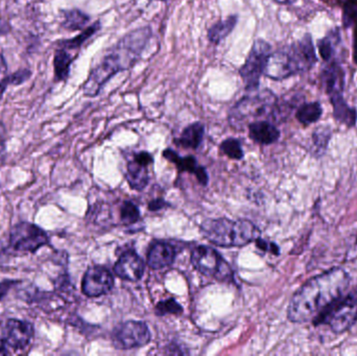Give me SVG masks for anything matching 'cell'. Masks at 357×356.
I'll return each instance as SVG.
<instances>
[{
  "label": "cell",
  "mask_w": 357,
  "mask_h": 356,
  "mask_svg": "<svg viewBox=\"0 0 357 356\" xmlns=\"http://www.w3.org/2000/svg\"><path fill=\"white\" fill-rule=\"evenodd\" d=\"M349 282V275L342 268L314 276L291 297L287 309L289 321L297 324L314 321L343 296Z\"/></svg>",
  "instance_id": "1"
},
{
  "label": "cell",
  "mask_w": 357,
  "mask_h": 356,
  "mask_svg": "<svg viewBox=\"0 0 357 356\" xmlns=\"http://www.w3.org/2000/svg\"><path fill=\"white\" fill-rule=\"evenodd\" d=\"M152 37V29L149 26L140 27L123 36L104 56L102 62L92 69L86 83L84 94L90 98L98 95L107 82L116 73L131 69L142 58L146 44Z\"/></svg>",
  "instance_id": "2"
},
{
  "label": "cell",
  "mask_w": 357,
  "mask_h": 356,
  "mask_svg": "<svg viewBox=\"0 0 357 356\" xmlns=\"http://www.w3.org/2000/svg\"><path fill=\"white\" fill-rule=\"evenodd\" d=\"M201 231L210 242L220 247H243L260 238L259 229L243 219H207L202 225Z\"/></svg>",
  "instance_id": "3"
},
{
  "label": "cell",
  "mask_w": 357,
  "mask_h": 356,
  "mask_svg": "<svg viewBox=\"0 0 357 356\" xmlns=\"http://www.w3.org/2000/svg\"><path fill=\"white\" fill-rule=\"evenodd\" d=\"M276 104L277 98L270 90L249 93L231 109L229 123L234 129L243 130L255 119L272 116Z\"/></svg>",
  "instance_id": "4"
},
{
  "label": "cell",
  "mask_w": 357,
  "mask_h": 356,
  "mask_svg": "<svg viewBox=\"0 0 357 356\" xmlns=\"http://www.w3.org/2000/svg\"><path fill=\"white\" fill-rule=\"evenodd\" d=\"M314 325L327 324L335 334H343L349 330L357 322V288L345 298L335 301L316 320Z\"/></svg>",
  "instance_id": "5"
},
{
  "label": "cell",
  "mask_w": 357,
  "mask_h": 356,
  "mask_svg": "<svg viewBox=\"0 0 357 356\" xmlns=\"http://www.w3.org/2000/svg\"><path fill=\"white\" fill-rule=\"evenodd\" d=\"M271 54V46L268 42L261 39L254 42L245 64L239 69V75L247 91H256L259 88L260 77L264 73Z\"/></svg>",
  "instance_id": "6"
},
{
  "label": "cell",
  "mask_w": 357,
  "mask_h": 356,
  "mask_svg": "<svg viewBox=\"0 0 357 356\" xmlns=\"http://www.w3.org/2000/svg\"><path fill=\"white\" fill-rule=\"evenodd\" d=\"M191 263L193 267L202 274L225 281L232 278V271L228 263L214 249L199 246L193 250L191 254Z\"/></svg>",
  "instance_id": "7"
},
{
  "label": "cell",
  "mask_w": 357,
  "mask_h": 356,
  "mask_svg": "<svg viewBox=\"0 0 357 356\" xmlns=\"http://www.w3.org/2000/svg\"><path fill=\"white\" fill-rule=\"evenodd\" d=\"M48 242L47 234L33 224L20 223L10 231V246L18 252H36Z\"/></svg>",
  "instance_id": "8"
},
{
  "label": "cell",
  "mask_w": 357,
  "mask_h": 356,
  "mask_svg": "<svg viewBox=\"0 0 357 356\" xmlns=\"http://www.w3.org/2000/svg\"><path fill=\"white\" fill-rule=\"evenodd\" d=\"M113 341L119 349L139 348L150 343V330L144 322H126L115 330Z\"/></svg>",
  "instance_id": "9"
},
{
  "label": "cell",
  "mask_w": 357,
  "mask_h": 356,
  "mask_svg": "<svg viewBox=\"0 0 357 356\" xmlns=\"http://www.w3.org/2000/svg\"><path fill=\"white\" fill-rule=\"evenodd\" d=\"M297 73H299V69L289 46L270 54L264 75L270 79L280 81Z\"/></svg>",
  "instance_id": "10"
},
{
  "label": "cell",
  "mask_w": 357,
  "mask_h": 356,
  "mask_svg": "<svg viewBox=\"0 0 357 356\" xmlns=\"http://www.w3.org/2000/svg\"><path fill=\"white\" fill-rule=\"evenodd\" d=\"M114 279L108 270L102 267H92L86 272L82 290L86 296L100 297L112 290Z\"/></svg>",
  "instance_id": "11"
},
{
  "label": "cell",
  "mask_w": 357,
  "mask_h": 356,
  "mask_svg": "<svg viewBox=\"0 0 357 356\" xmlns=\"http://www.w3.org/2000/svg\"><path fill=\"white\" fill-rule=\"evenodd\" d=\"M33 336V325L20 320H8L4 330L6 345L15 350H20L29 346Z\"/></svg>",
  "instance_id": "12"
},
{
  "label": "cell",
  "mask_w": 357,
  "mask_h": 356,
  "mask_svg": "<svg viewBox=\"0 0 357 356\" xmlns=\"http://www.w3.org/2000/svg\"><path fill=\"white\" fill-rule=\"evenodd\" d=\"M144 270V261L134 251H128L121 255L114 267L115 274L121 279L128 281H138L142 279Z\"/></svg>",
  "instance_id": "13"
},
{
  "label": "cell",
  "mask_w": 357,
  "mask_h": 356,
  "mask_svg": "<svg viewBox=\"0 0 357 356\" xmlns=\"http://www.w3.org/2000/svg\"><path fill=\"white\" fill-rule=\"evenodd\" d=\"M294 58L297 62L300 73L312 68L317 63L316 50L310 35H305L299 42L291 45Z\"/></svg>",
  "instance_id": "14"
},
{
  "label": "cell",
  "mask_w": 357,
  "mask_h": 356,
  "mask_svg": "<svg viewBox=\"0 0 357 356\" xmlns=\"http://www.w3.org/2000/svg\"><path fill=\"white\" fill-rule=\"evenodd\" d=\"M176 251L169 242H157L151 246L148 253V265L152 269L160 270L169 267L175 261Z\"/></svg>",
  "instance_id": "15"
},
{
  "label": "cell",
  "mask_w": 357,
  "mask_h": 356,
  "mask_svg": "<svg viewBox=\"0 0 357 356\" xmlns=\"http://www.w3.org/2000/svg\"><path fill=\"white\" fill-rule=\"evenodd\" d=\"M250 137L260 144H271L280 137V132L268 121H253L249 125Z\"/></svg>",
  "instance_id": "16"
},
{
  "label": "cell",
  "mask_w": 357,
  "mask_h": 356,
  "mask_svg": "<svg viewBox=\"0 0 357 356\" xmlns=\"http://www.w3.org/2000/svg\"><path fill=\"white\" fill-rule=\"evenodd\" d=\"M331 98L335 119L339 121L340 123H345L348 127L356 125L357 121L356 111L348 106L342 93L333 94V95H331Z\"/></svg>",
  "instance_id": "17"
},
{
  "label": "cell",
  "mask_w": 357,
  "mask_h": 356,
  "mask_svg": "<svg viewBox=\"0 0 357 356\" xmlns=\"http://www.w3.org/2000/svg\"><path fill=\"white\" fill-rule=\"evenodd\" d=\"M73 50L67 49V48L60 46L54 54V75H56V81H64L67 79L70 70L71 63L75 60V56L71 54Z\"/></svg>",
  "instance_id": "18"
},
{
  "label": "cell",
  "mask_w": 357,
  "mask_h": 356,
  "mask_svg": "<svg viewBox=\"0 0 357 356\" xmlns=\"http://www.w3.org/2000/svg\"><path fill=\"white\" fill-rule=\"evenodd\" d=\"M204 133V125L201 123H195L185 127L182 135L176 142L185 148H197L203 141Z\"/></svg>",
  "instance_id": "19"
},
{
  "label": "cell",
  "mask_w": 357,
  "mask_h": 356,
  "mask_svg": "<svg viewBox=\"0 0 357 356\" xmlns=\"http://www.w3.org/2000/svg\"><path fill=\"white\" fill-rule=\"evenodd\" d=\"M238 18L237 16H230L226 20L218 21L215 24L212 25L208 31V39L211 43L220 44L222 40L226 39L237 24Z\"/></svg>",
  "instance_id": "20"
},
{
  "label": "cell",
  "mask_w": 357,
  "mask_h": 356,
  "mask_svg": "<svg viewBox=\"0 0 357 356\" xmlns=\"http://www.w3.org/2000/svg\"><path fill=\"white\" fill-rule=\"evenodd\" d=\"M127 179L133 189L142 190L149 183L146 165L134 160L128 164Z\"/></svg>",
  "instance_id": "21"
},
{
  "label": "cell",
  "mask_w": 357,
  "mask_h": 356,
  "mask_svg": "<svg viewBox=\"0 0 357 356\" xmlns=\"http://www.w3.org/2000/svg\"><path fill=\"white\" fill-rule=\"evenodd\" d=\"M325 83L329 95L343 91V71L337 64H333L325 71Z\"/></svg>",
  "instance_id": "22"
},
{
  "label": "cell",
  "mask_w": 357,
  "mask_h": 356,
  "mask_svg": "<svg viewBox=\"0 0 357 356\" xmlns=\"http://www.w3.org/2000/svg\"><path fill=\"white\" fill-rule=\"evenodd\" d=\"M322 107L319 102H314L303 105L297 111V119L302 125H312L322 116Z\"/></svg>",
  "instance_id": "23"
},
{
  "label": "cell",
  "mask_w": 357,
  "mask_h": 356,
  "mask_svg": "<svg viewBox=\"0 0 357 356\" xmlns=\"http://www.w3.org/2000/svg\"><path fill=\"white\" fill-rule=\"evenodd\" d=\"M90 17L79 10H70L64 12L62 25L69 31L83 29L89 22Z\"/></svg>",
  "instance_id": "24"
},
{
  "label": "cell",
  "mask_w": 357,
  "mask_h": 356,
  "mask_svg": "<svg viewBox=\"0 0 357 356\" xmlns=\"http://www.w3.org/2000/svg\"><path fill=\"white\" fill-rule=\"evenodd\" d=\"M163 156L171 162L175 163L178 171H189V173H195V175L199 171V167H197V160L193 157L189 156L181 158L178 156L177 153L174 152L173 150H165Z\"/></svg>",
  "instance_id": "25"
},
{
  "label": "cell",
  "mask_w": 357,
  "mask_h": 356,
  "mask_svg": "<svg viewBox=\"0 0 357 356\" xmlns=\"http://www.w3.org/2000/svg\"><path fill=\"white\" fill-rule=\"evenodd\" d=\"M220 150L224 154H226L229 158L241 159L243 157V150L241 148V142L234 138L225 140L220 144Z\"/></svg>",
  "instance_id": "26"
},
{
  "label": "cell",
  "mask_w": 357,
  "mask_h": 356,
  "mask_svg": "<svg viewBox=\"0 0 357 356\" xmlns=\"http://www.w3.org/2000/svg\"><path fill=\"white\" fill-rule=\"evenodd\" d=\"M155 311L158 316L180 315L183 309L177 301L174 300V299H169V300L159 302Z\"/></svg>",
  "instance_id": "27"
},
{
  "label": "cell",
  "mask_w": 357,
  "mask_h": 356,
  "mask_svg": "<svg viewBox=\"0 0 357 356\" xmlns=\"http://www.w3.org/2000/svg\"><path fill=\"white\" fill-rule=\"evenodd\" d=\"M121 217L123 224H134L139 219V209L135 204L127 201L121 206Z\"/></svg>",
  "instance_id": "28"
},
{
  "label": "cell",
  "mask_w": 357,
  "mask_h": 356,
  "mask_svg": "<svg viewBox=\"0 0 357 356\" xmlns=\"http://www.w3.org/2000/svg\"><path fill=\"white\" fill-rule=\"evenodd\" d=\"M331 137V132L328 127H319L316 130L314 135H312V139H314V146L320 150H326L327 144H328L329 139Z\"/></svg>",
  "instance_id": "29"
},
{
  "label": "cell",
  "mask_w": 357,
  "mask_h": 356,
  "mask_svg": "<svg viewBox=\"0 0 357 356\" xmlns=\"http://www.w3.org/2000/svg\"><path fill=\"white\" fill-rule=\"evenodd\" d=\"M319 52L324 60L329 61L333 58V41L329 38H324L319 42Z\"/></svg>",
  "instance_id": "30"
},
{
  "label": "cell",
  "mask_w": 357,
  "mask_h": 356,
  "mask_svg": "<svg viewBox=\"0 0 357 356\" xmlns=\"http://www.w3.org/2000/svg\"><path fill=\"white\" fill-rule=\"evenodd\" d=\"M357 19V3L354 2H350L345 8V12H344V23L345 25H350L354 23Z\"/></svg>",
  "instance_id": "31"
},
{
  "label": "cell",
  "mask_w": 357,
  "mask_h": 356,
  "mask_svg": "<svg viewBox=\"0 0 357 356\" xmlns=\"http://www.w3.org/2000/svg\"><path fill=\"white\" fill-rule=\"evenodd\" d=\"M256 246L258 248L261 249L264 251H268V252L273 253V254L278 255L279 254V248L276 246V245L273 244V242H268L266 240H261V238H257L255 240Z\"/></svg>",
  "instance_id": "32"
},
{
  "label": "cell",
  "mask_w": 357,
  "mask_h": 356,
  "mask_svg": "<svg viewBox=\"0 0 357 356\" xmlns=\"http://www.w3.org/2000/svg\"><path fill=\"white\" fill-rule=\"evenodd\" d=\"M8 82V65L2 54H0V87H6Z\"/></svg>",
  "instance_id": "33"
},
{
  "label": "cell",
  "mask_w": 357,
  "mask_h": 356,
  "mask_svg": "<svg viewBox=\"0 0 357 356\" xmlns=\"http://www.w3.org/2000/svg\"><path fill=\"white\" fill-rule=\"evenodd\" d=\"M134 160L137 161V162L142 163V164L146 165L148 167L149 164L153 162L152 156H151L149 153L142 152L139 154L136 155L135 159Z\"/></svg>",
  "instance_id": "34"
},
{
  "label": "cell",
  "mask_w": 357,
  "mask_h": 356,
  "mask_svg": "<svg viewBox=\"0 0 357 356\" xmlns=\"http://www.w3.org/2000/svg\"><path fill=\"white\" fill-rule=\"evenodd\" d=\"M29 71H20V72L17 73V75H12V77H8V81L12 82L13 84H19L21 83V82L29 79Z\"/></svg>",
  "instance_id": "35"
},
{
  "label": "cell",
  "mask_w": 357,
  "mask_h": 356,
  "mask_svg": "<svg viewBox=\"0 0 357 356\" xmlns=\"http://www.w3.org/2000/svg\"><path fill=\"white\" fill-rule=\"evenodd\" d=\"M195 176H197V180L202 185H206L208 183V175L204 167H199V171L195 173Z\"/></svg>",
  "instance_id": "36"
},
{
  "label": "cell",
  "mask_w": 357,
  "mask_h": 356,
  "mask_svg": "<svg viewBox=\"0 0 357 356\" xmlns=\"http://www.w3.org/2000/svg\"><path fill=\"white\" fill-rule=\"evenodd\" d=\"M165 203L163 200H155L153 201V202L150 203V205H149V208H150V210L152 211H157L159 210V209L162 208V207H165Z\"/></svg>",
  "instance_id": "37"
},
{
  "label": "cell",
  "mask_w": 357,
  "mask_h": 356,
  "mask_svg": "<svg viewBox=\"0 0 357 356\" xmlns=\"http://www.w3.org/2000/svg\"><path fill=\"white\" fill-rule=\"evenodd\" d=\"M8 353V345H6V341L0 339V355H6Z\"/></svg>",
  "instance_id": "38"
},
{
  "label": "cell",
  "mask_w": 357,
  "mask_h": 356,
  "mask_svg": "<svg viewBox=\"0 0 357 356\" xmlns=\"http://www.w3.org/2000/svg\"><path fill=\"white\" fill-rule=\"evenodd\" d=\"M4 152V139H3V130L0 127V158H2V155Z\"/></svg>",
  "instance_id": "39"
},
{
  "label": "cell",
  "mask_w": 357,
  "mask_h": 356,
  "mask_svg": "<svg viewBox=\"0 0 357 356\" xmlns=\"http://www.w3.org/2000/svg\"><path fill=\"white\" fill-rule=\"evenodd\" d=\"M8 23H6V21L1 20V19H0V35H3V33H8Z\"/></svg>",
  "instance_id": "40"
},
{
  "label": "cell",
  "mask_w": 357,
  "mask_h": 356,
  "mask_svg": "<svg viewBox=\"0 0 357 356\" xmlns=\"http://www.w3.org/2000/svg\"><path fill=\"white\" fill-rule=\"evenodd\" d=\"M354 59L357 63V25L356 29V35H354Z\"/></svg>",
  "instance_id": "41"
},
{
  "label": "cell",
  "mask_w": 357,
  "mask_h": 356,
  "mask_svg": "<svg viewBox=\"0 0 357 356\" xmlns=\"http://www.w3.org/2000/svg\"><path fill=\"white\" fill-rule=\"evenodd\" d=\"M275 1L279 2L282 4H291L296 1V0H275Z\"/></svg>",
  "instance_id": "42"
},
{
  "label": "cell",
  "mask_w": 357,
  "mask_h": 356,
  "mask_svg": "<svg viewBox=\"0 0 357 356\" xmlns=\"http://www.w3.org/2000/svg\"><path fill=\"white\" fill-rule=\"evenodd\" d=\"M356 244H357V238H356Z\"/></svg>",
  "instance_id": "43"
},
{
  "label": "cell",
  "mask_w": 357,
  "mask_h": 356,
  "mask_svg": "<svg viewBox=\"0 0 357 356\" xmlns=\"http://www.w3.org/2000/svg\"></svg>",
  "instance_id": "44"
}]
</instances>
